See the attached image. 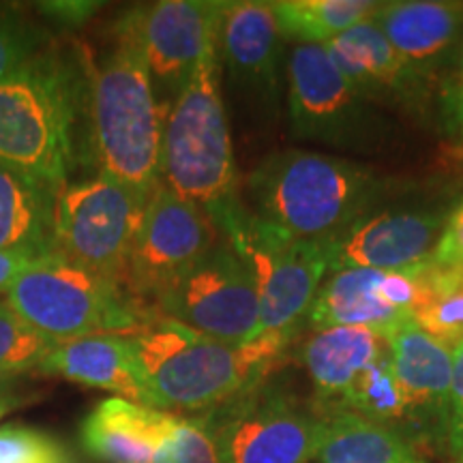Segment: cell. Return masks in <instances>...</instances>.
<instances>
[{
  "instance_id": "obj_1",
  "label": "cell",
  "mask_w": 463,
  "mask_h": 463,
  "mask_svg": "<svg viewBox=\"0 0 463 463\" xmlns=\"http://www.w3.org/2000/svg\"><path fill=\"white\" fill-rule=\"evenodd\" d=\"M146 405L164 412H211L266 380L288 339L225 344L148 311L129 333Z\"/></svg>"
},
{
  "instance_id": "obj_2",
  "label": "cell",
  "mask_w": 463,
  "mask_h": 463,
  "mask_svg": "<svg viewBox=\"0 0 463 463\" xmlns=\"http://www.w3.org/2000/svg\"><path fill=\"white\" fill-rule=\"evenodd\" d=\"M247 208L303 241H335L375 204L382 181L356 161L286 148L247 176Z\"/></svg>"
},
{
  "instance_id": "obj_3",
  "label": "cell",
  "mask_w": 463,
  "mask_h": 463,
  "mask_svg": "<svg viewBox=\"0 0 463 463\" xmlns=\"http://www.w3.org/2000/svg\"><path fill=\"white\" fill-rule=\"evenodd\" d=\"M84 78L71 56L42 50L0 82V164L54 189L67 184L89 95Z\"/></svg>"
},
{
  "instance_id": "obj_4",
  "label": "cell",
  "mask_w": 463,
  "mask_h": 463,
  "mask_svg": "<svg viewBox=\"0 0 463 463\" xmlns=\"http://www.w3.org/2000/svg\"><path fill=\"white\" fill-rule=\"evenodd\" d=\"M116 45L89 80L90 146L99 174L153 195L161 184L165 108L137 43L116 24Z\"/></svg>"
},
{
  "instance_id": "obj_5",
  "label": "cell",
  "mask_w": 463,
  "mask_h": 463,
  "mask_svg": "<svg viewBox=\"0 0 463 463\" xmlns=\"http://www.w3.org/2000/svg\"><path fill=\"white\" fill-rule=\"evenodd\" d=\"M159 174L164 187L204 208L211 219L239 200L217 48L202 58L189 84L174 97L164 125Z\"/></svg>"
},
{
  "instance_id": "obj_6",
  "label": "cell",
  "mask_w": 463,
  "mask_h": 463,
  "mask_svg": "<svg viewBox=\"0 0 463 463\" xmlns=\"http://www.w3.org/2000/svg\"><path fill=\"white\" fill-rule=\"evenodd\" d=\"M249 266L260 294L256 339H288L309 316L331 273V241L294 239L253 215L241 198L213 219Z\"/></svg>"
},
{
  "instance_id": "obj_7",
  "label": "cell",
  "mask_w": 463,
  "mask_h": 463,
  "mask_svg": "<svg viewBox=\"0 0 463 463\" xmlns=\"http://www.w3.org/2000/svg\"><path fill=\"white\" fill-rule=\"evenodd\" d=\"M5 303L56 344L84 335L129 333L150 311L127 298L120 283L80 269L54 251L33 260Z\"/></svg>"
},
{
  "instance_id": "obj_8",
  "label": "cell",
  "mask_w": 463,
  "mask_h": 463,
  "mask_svg": "<svg viewBox=\"0 0 463 463\" xmlns=\"http://www.w3.org/2000/svg\"><path fill=\"white\" fill-rule=\"evenodd\" d=\"M286 78L289 125L298 140L354 153H375L391 140V120L350 84L324 45H294Z\"/></svg>"
},
{
  "instance_id": "obj_9",
  "label": "cell",
  "mask_w": 463,
  "mask_h": 463,
  "mask_svg": "<svg viewBox=\"0 0 463 463\" xmlns=\"http://www.w3.org/2000/svg\"><path fill=\"white\" fill-rule=\"evenodd\" d=\"M150 198L106 174L62 184L54 204L52 251L80 269L123 283Z\"/></svg>"
},
{
  "instance_id": "obj_10",
  "label": "cell",
  "mask_w": 463,
  "mask_h": 463,
  "mask_svg": "<svg viewBox=\"0 0 463 463\" xmlns=\"http://www.w3.org/2000/svg\"><path fill=\"white\" fill-rule=\"evenodd\" d=\"M157 314L225 344H251L260 326V294L249 266L228 241L183 273L153 303Z\"/></svg>"
},
{
  "instance_id": "obj_11",
  "label": "cell",
  "mask_w": 463,
  "mask_h": 463,
  "mask_svg": "<svg viewBox=\"0 0 463 463\" xmlns=\"http://www.w3.org/2000/svg\"><path fill=\"white\" fill-rule=\"evenodd\" d=\"M202 419L215 433L225 463H309L322 427V416L266 380Z\"/></svg>"
},
{
  "instance_id": "obj_12",
  "label": "cell",
  "mask_w": 463,
  "mask_h": 463,
  "mask_svg": "<svg viewBox=\"0 0 463 463\" xmlns=\"http://www.w3.org/2000/svg\"><path fill=\"white\" fill-rule=\"evenodd\" d=\"M217 232L204 208L159 184L144 213L123 283L133 297L155 303L164 289L217 245Z\"/></svg>"
},
{
  "instance_id": "obj_13",
  "label": "cell",
  "mask_w": 463,
  "mask_h": 463,
  "mask_svg": "<svg viewBox=\"0 0 463 463\" xmlns=\"http://www.w3.org/2000/svg\"><path fill=\"white\" fill-rule=\"evenodd\" d=\"M219 0H161L137 7L118 22L146 62L155 90L176 97L219 43L223 11Z\"/></svg>"
},
{
  "instance_id": "obj_14",
  "label": "cell",
  "mask_w": 463,
  "mask_h": 463,
  "mask_svg": "<svg viewBox=\"0 0 463 463\" xmlns=\"http://www.w3.org/2000/svg\"><path fill=\"white\" fill-rule=\"evenodd\" d=\"M444 223L447 213L436 208L367 213L331 241V270L408 273L433 256Z\"/></svg>"
},
{
  "instance_id": "obj_15",
  "label": "cell",
  "mask_w": 463,
  "mask_h": 463,
  "mask_svg": "<svg viewBox=\"0 0 463 463\" xmlns=\"http://www.w3.org/2000/svg\"><path fill=\"white\" fill-rule=\"evenodd\" d=\"M416 303L419 279L414 270L386 273L345 269L320 288L307 317L317 331L331 326H358L386 335L402 324L414 322Z\"/></svg>"
},
{
  "instance_id": "obj_16",
  "label": "cell",
  "mask_w": 463,
  "mask_h": 463,
  "mask_svg": "<svg viewBox=\"0 0 463 463\" xmlns=\"http://www.w3.org/2000/svg\"><path fill=\"white\" fill-rule=\"evenodd\" d=\"M339 71L373 106L422 109L430 99V82L386 42L372 20L352 26L324 43Z\"/></svg>"
},
{
  "instance_id": "obj_17",
  "label": "cell",
  "mask_w": 463,
  "mask_h": 463,
  "mask_svg": "<svg viewBox=\"0 0 463 463\" xmlns=\"http://www.w3.org/2000/svg\"><path fill=\"white\" fill-rule=\"evenodd\" d=\"M372 22L427 82L442 80L463 45V3H380Z\"/></svg>"
},
{
  "instance_id": "obj_18",
  "label": "cell",
  "mask_w": 463,
  "mask_h": 463,
  "mask_svg": "<svg viewBox=\"0 0 463 463\" xmlns=\"http://www.w3.org/2000/svg\"><path fill=\"white\" fill-rule=\"evenodd\" d=\"M217 52H222L232 82L262 101L277 99L283 34L277 24L273 3H228Z\"/></svg>"
},
{
  "instance_id": "obj_19",
  "label": "cell",
  "mask_w": 463,
  "mask_h": 463,
  "mask_svg": "<svg viewBox=\"0 0 463 463\" xmlns=\"http://www.w3.org/2000/svg\"><path fill=\"white\" fill-rule=\"evenodd\" d=\"M176 422L178 414L108 397L86 416L80 438L86 453L103 463H153Z\"/></svg>"
},
{
  "instance_id": "obj_20",
  "label": "cell",
  "mask_w": 463,
  "mask_h": 463,
  "mask_svg": "<svg viewBox=\"0 0 463 463\" xmlns=\"http://www.w3.org/2000/svg\"><path fill=\"white\" fill-rule=\"evenodd\" d=\"M39 372L146 405V391L125 333L84 335L61 341L39 364Z\"/></svg>"
},
{
  "instance_id": "obj_21",
  "label": "cell",
  "mask_w": 463,
  "mask_h": 463,
  "mask_svg": "<svg viewBox=\"0 0 463 463\" xmlns=\"http://www.w3.org/2000/svg\"><path fill=\"white\" fill-rule=\"evenodd\" d=\"M384 337L410 419H433L444 427L453 380V347L431 337L414 322L392 328Z\"/></svg>"
},
{
  "instance_id": "obj_22",
  "label": "cell",
  "mask_w": 463,
  "mask_h": 463,
  "mask_svg": "<svg viewBox=\"0 0 463 463\" xmlns=\"http://www.w3.org/2000/svg\"><path fill=\"white\" fill-rule=\"evenodd\" d=\"M389 352L382 333L358 326L320 328L303 347V363L320 402L337 410L352 386Z\"/></svg>"
},
{
  "instance_id": "obj_23",
  "label": "cell",
  "mask_w": 463,
  "mask_h": 463,
  "mask_svg": "<svg viewBox=\"0 0 463 463\" xmlns=\"http://www.w3.org/2000/svg\"><path fill=\"white\" fill-rule=\"evenodd\" d=\"M58 189L0 164V249L52 251Z\"/></svg>"
},
{
  "instance_id": "obj_24",
  "label": "cell",
  "mask_w": 463,
  "mask_h": 463,
  "mask_svg": "<svg viewBox=\"0 0 463 463\" xmlns=\"http://www.w3.org/2000/svg\"><path fill=\"white\" fill-rule=\"evenodd\" d=\"M317 463H425L395 427L345 410L322 416Z\"/></svg>"
},
{
  "instance_id": "obj_25",
  "label": "cell",
  "mask_w": 463,
  "mask_h": 463,
  "mask_svg": "<svg viewBox=\"0 0 463 463\" xmlns=\"http://www.w3.org/2000/svg\"><path fill=\"white\" fill-rule=\"evenodd\" d=\"M380 3L372 0H279L273 3L277 24L283 39L297 43L324 45L372 20Z\"/></svg>"
},
{
  "instance_id": "obj_26",
  "label": "cell",
  "mask_w": 463,
  "mask_h": 463,
  "mask_svg": "<svg viewBox=\"0 0 463 463\" xmlns=\"http://www.w3.org/2000/svg\"><path fill=\"white\" fill-rule=\"evenodd\" d=\"M337 410L354 412L363 419L382 422V425L395 427V422L410 419L408 403L403 391L392 369L391 350L380 361L361 375V380L352 386Z\"/></svg>"
},
{
  "instance_id": "obj_27",
  "label": "cell",
  "mask_w": 463,
  "mask_h": 463,
  "mask_svg": "<svg viewBox=\"0 0 463 463\" xmlns=\"http://www.w3.org/2000/svg\"><path fill=\"white\" fill-rule=\"evenodd\" d=\"M54 345L56 341L28 326L5 300L0 303V372L24 375L39 369Z\"/></svg>"
},
{
  "instance_id": "obj_28",
  "label": "cell",
  "mask_w": 463,
  "mask_h": 463,
  "mask_svg": "<svg viewBox=\"0 0 463 463\" xmlns=\"http://www.w3.org/2000/svg\"><path fill=\"white\" fill-rule=\"evenodd\" d=\"M153 463H225L215 433L202 416H178Z\"/></svg>"
},
{
  "instance_id": "obj_29",
  "label": "cell",
  "mask_w": 463,
  "mask_h": 463,
  "mask_svg": "<svg viewBox=\"0 0 463 463\" xmlns=\"http://www.w3.org/2000/svg\"><path fill=\"white\" fill-rule=\"evenodd\" d=\"M43 33L20 11L0 5V82L42 52Z\"/></svg>"
},
{
  "instance_id": "obj_30",
  "label": "cell",
  "mask_w": 463,
  "mask_h": 463,
  "mask_svg": "<svg viewBox=\"0 0 463 463\" xmlns=\"http://www.w3.org/2000/svg\"><path fill=\"white\" fill-rule=\"evenodd\" d=\"M436 112L444 136L457 144H463V45L439 80Z\"/></svg>"
},
{
  "instance_id": "obj_31",
  "label": "cell",
  "mask_w": 463,
  "mask_h": 463,
  "mask_svg": "<svg viewBox=\"0 0 463 463\" xmlns=\"http://www.w3.org/2000/svg\"><path fill=\"white\" fill-rule=\"evenodd\" d=\"M442 433L449 442L450 453H459L463 447V341L453 345V380H450Z\"/></svg>"
},
{
  "instance_id": "obj_32",
  "label": "cell",
  "mask_w": 463,
  "mask_h": 463,
  "mask_svg": "<svg viewBox=\"0 0 463 463\" xmlns=\"http://www.w3.org/2000/svg\"><path fill=\"white\" fill-rule=\"evenodd\" d=\"M430 262L447 269H457L463 264V200L447 215L442 236Z\"/></svg>"
},
{
  "instance_id": "obj_33",
  "label": "cell",
  "mask_w": 463,
  "mask_h": 463,
  "mask_svg": "<svg viewBox=\"0 0 463 463\" xmlns=\"http://www.w3.org/2000/svg\"><path fill=\"white\" fill-rule=\"evenodd\" d=\"M39 11L54 22V24L62 28H78L86 24L92 15L97 14V9L101 7V3H86V0H62V3H42Z\"/></svg>"
},
{
  "instance_id": "obj_34",
  "label": "cell",
  "mask_w": 463,
  "mask_h": 463,
  "mask_svg": "<svg viewBox=\"0 0 463 463\" xmlns=\"http://www.w3.org/2000/svg\"><path fill=\"white\" fill-rule=\"evenodd\" d=\"M39 253L33 251H14V249H0V294H7L33 260H37Z\"/></svg>"
},
{
  "instance_id": "obj_35",
  "label": "cell",
  "mask_w": 463,
  "mask_h": 463,
  "mask_svg": "<svg viewBox=\"0 0 463 463\" xmlns=\"http://www.w3.org/2000/svg\"><path fill=\"white\" fill-rule=\"evenodd\" d=\"M22 373H11V372H0V399L17 395L15 389L20 384Z\"/></svg>"
},
{
  "instance_id": "obj_36",
  "label": "cell",
  "mask_w": 463,
  "mask_h": 463,
  "mask_svg": "<svg viewBox=\"0 0 463 463\" xmlns=\"http://www.w3.org/2000/svg\"><path fill=\"white\" fill-rule=\"evenodd\" d=\"M22 402H24V399H22L20 395H11V397L0 399V420H3L5 416L11 412V410H15L17 405H22Z\"/></svg>"
},
{
  "instance_id": "obj_37",
  "label": "cell",
  "mask_w": 463,
  "mask_h": 463,
  "mask_svg": "<svg viewBox=\"0 0 463 463\" xmlns=\"http://www.w3.org/2000/svg\"><path fill=\"white\" fill-rule=\"evenodd\" d=\"M455 459H457V463H463V447H461V450H459V453H457V455H455Z\"/></svg>"
},
{
  "instance_id": "obj_38",
  "label": "cell",
  "mask_w": 463,
  "mask_h": 463,
  "mask_svg": "<svg viewBox=\"0 0 463 463\" xmlns=\"http://www.w3.org/2000/svg\"><path fill=\"white\" fill-rule=\"evenodd\" d=\"M457 270H459V275H461V279H463V264L457 266Z\"/></svg>"
}]
</instances>
